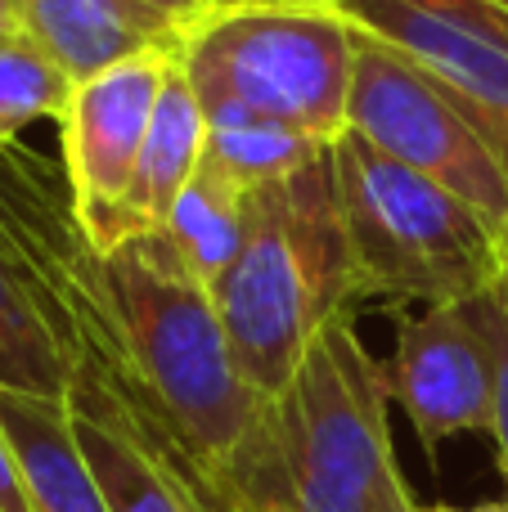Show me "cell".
I'll return each mask as SVG.
<instances>
[{"label": "cell", "instance_id": "cell-1", "mask_svg": "<svg viewBox=\"0 0 508 512\" xmlns=\"http://www.w3.org/2000/svg\"><path fill=\"white\" fill-rule=\"evenodd\" d=\"M50 324L72 355H90L126 400L176 445L225 512H243L266 405L243 382L216 292L162 230L90 252L72 230L54 274Z\"/></svg>", "mask_w": 508, "mask_h": 512}, {"label": "cell", "instance_id": "cell-2", "mask_svg": "<svg viewBox=\"0 0 508 512\" xmlns=\"http://www.w3.org/2000/svg\"><path fill=\"white\" fill-rule=\"evenodd\" d=\"M392 369L333 319L266 405L243 512H423L392 450Z\"/></svg>", "mask_w": 508, "mask_h": 512}, {"label": "cell", "instance_id": "cell-3", "mask_svg": "<svg viewBox=\"0 0 508 512\" xmlns=\"http://www.w3.org/2000/svg\"><path fill=\"white\" fill-rule=\"evenodd\" d=\"M360 301L333 144L315 162L248 194V234L216 283L225 337L243 382L275 400L311 342Z\"/></svg>", "mask_w": 508, "mask_h": 512}, {"label": "cell", "instance_id": "cell-4", "mask_svg": "<svg viewBox=\"0 0 508 512\" xmlns=\"http://www.w3.org/2000/svg\"><path fill=\"white\" fill-rule=\"evenodd\" d=\"M360 27L338 0H248L212 9L176 63L212 122L266 117L333 144L351 126Z\"/></svg>", "mask_w": 508, "mask_h": 512}, {"label": "cell", "instance_id": "cell-5", "mask_svg": "<svg viewBox=\"0 0 508 512\" xmlns=\"http://www.w3.org/2000/svg\"><path fill=\"white\" fill-rule=\"evenodd\" d=\"M360 297L464 306L508 274L504 230L437 180L378 153L365 135L333 140Z\"/></svg>", "mask_w": 508, "mask_h": 512}, {"label": "cell", "instance_id": "cell-6", "mask_svg": "<svg viewBox=\"0 0 508 512\" xmlns=\"http://www.w3.org/2000/svg\"><path fill=\"white\" fill-rule=\"evenodd\" d=\"M378 153L437 180L508 234V171L482 126L428 68L360 27L351 126Z\"/></svg>", "mask_w": 508, "mask_h": 512}, {"label": "cell", "instance_id": "cell-7", "mask_svg": "<svg viewBox=\"0 0 508 512\" xmlns=\"http://www.w3.org/2000/svg\"><path fill=\"white\" fill-rule=\"evenodd\" d=\"M176 54H135L99 77L81 81L72 90V104L59 122L63 140V180L68 203L77 216V230L95 248L104 239L108 221L131 194L135 167H140L144 135L153 126L162 81Z\"/></svg>", "mask_w": 508, "mask_h": 512}, {"label": "cell", "instance_id": "cell-8", "mask_svg": "<svg viewBox=\"0 0 508 512\" xmlns=\"http://www.w3.org/2000/svg\"><path fill=\"white\" fill-rule=\"evenodd\" d=\"M68 414L108 512H225L176 445L117 391L90 355H72Z\"/></svg>", "mask_w": 508, "mask_h": 512}, {"label": "cell", "instance_id": "cell-9", "mask_svg": "<svg viewBox=\"0 0 508 512\" xmlns=\"http://www.w3.org/2000/svg\"><path fill=\"white\" fill-rule=\"evenodd\" d=\"M392 391L428 450H441L450 436L491 432L495 355L473 301L428 306L423 315L405 319Z\"/></svg>", "mask_w": 508, "mask_h": 512}, {"label": "cell", "instance_id": "cell-10", "mask_svg": "<svg viewBox=\"0 0 508 512\" xmlns=\"http://www.w3.org/2000/svg\"><path fill=\"white\" fill-rule=\"evenodd\" d=\"M342 14L428 68L482 126L508 171V45L401 0H338Z\"/></svg>", "mask_w": 508, "mask_h": 512}, {"label": "cell", "instance_id": "cell-11", "mask_svg": "<svg viewBox=\"0 0 508 512\" xmlns=\"http://www.w3.org/2000/svg\"><path fill=\"white\" fill-rule=\"evenodd\" d=\"M18 18L72 86L135 54H176L194 27L144 0H18Z\"/></svg>", "mask_w": 508, "mask_h": 512}, {"label": "cell", "instance_id": "cell-12", "mask_svg": "<svg viewBox=\"0 0 508 512\" xmlns=\"http://www.w3.org/2000/svg\"><path fill=\"white\" fill-rule=\"evenodd\" d=\"M203 153H207V113H203V104H198L194 86L185 81V72H180V63L171 59L158 108H153V126H149V135H144L131 194H126V203L117 207V216L108 221L104 239L90 252H113L117 243L140 239V234H149V230H162L171 207H176V198L185 194L194 171L203 167Z\"/></svg>", "mask_w": 508, "mask_h": 512}, {"label": "cell", "instance_id": "cell-13", "mask_svg": "<svg viewBox=\"0 0 508 512\" xmlns=\"http://www.w3.org/2000/svg\"><path fill=\"white\" fill-rule=\"evenodd\" d=\"M0 427L23 472L32 512H108L104 490L72 432L68 400L23 396V391L0 387Z\"/></svg>", "mask_w": 508, "mask_h": 512}, {"label": "cell", "instance_id": "cell-14", "mask_svg": "<svg viewBox=\"0 0 508 512\" xmlns=\"http://www.w3.org/2000/svg\"><path fill=\"white\" fill-rule=\"evenodd\" d=\"M248 194L252 189H243L234 176H225L203 153V167L194 171V180L185 185V194L176 198L167 225H162V234L176 243L185 265L212 292L230 274L234 256L243 248V234H248Z\"/></svg>", "mask_w": 508, "mask_h": 512}, {"label": "cell", "instance_id": "cell-15", "mask_svg": "<svg viewBox=\"0 0 508 512\" xmlns=\"http://www.w3.org/2000/svg\"><path fill=\"white\" fill-rule=\"evenodd\" d=\"M68 382V346L27 292L23 274L0 252V387L23 391V396L68 400Z\"/></svg>", "mask_w": 508, "mask_h": 512}, {"label": "cell", "instance_id": "cell-16", "mask_svg": "<svg viewBox=\"0 0 508 512\" xmlns=\"http://www.w3.org/2000/svg\"><path fill=\"white\" fill-rule=\"evenodd\" d=\"M329 144L311 140L306 131L284 122H266V117H234V122L207 126V158L234 176L243 189H261L270 180H284L315 162Z\"/></svg>", "mask_w": 508, "mask_h": 512}, {"label": "cell", "instance_id": "cell-17", "mask_svg": "<svg viewBox=\"0 0 508 512\" xmlns=\"http://www.w3.org/2000/svg\"><path fill=\"white\" fill-rule=\"evenodd\" d=\"M72 81L27 32L0 41V149L36 122H63L72 104Z\"/></svg>", "mask_w": 508, "mask_h": 512}, {"label": "cell", "instance_id": "cell-18", "mask_svg": "<svg viewBox=\"0 0 508 512\" xmlns=\"http://www.w3.org/2000/svg\"><path fill=\"white\" fill-rule=\"evenodd\" d=\"M477 319H482L486 337H491V355H495V418H491V436L495 450H500V468L508 481V310L500 306L495 288L486 297L473 301Z\"/></svg>", "mask_w": 508, "mask_h": 512}, {"label": "cell", "instance_id": "cell-19", "mask_svg": "<svg viewBox=\"0 0 508 512\" xmlns=\"http://www.w3.org/2000/svg\"><path fill=\"white\" fill-rule=\"evenodd\" d=\"M401 5L455 18V23H464V27H473V32L495 36V41L508 45V0H401Z\"/></svg>", "mask_w": 508, "mask_h": 512}, {"label": "cell", "instance_id": "cell-20", "mask_svg": "<svg viewBox=\"0 0 508 512\" xmlns=\"http://www.w3.org/2000/svg\"><path fill=\"white\" fill-rule=\"evenodd\" d=\"M0 512H32L23 490V472H18V459L9 450V436L0 427Z\"/></svg>", "mask_w": 508, "mask_h": 512}, {"label": "cell", "instance_id": "cell-21", "mask_svg": "<svg viewBox=\"0 0 508 512\" xmlns=\"http://www.w3.org/2000/svg\"><path fill=\"white\" fill-rule=\"evenodd\" d=\"M144 5H158V9H167V14L185 18V23H198L203 14H212V5H207V0H144Z\"/></svg>", "mask_w": 508, "mask_h": 512}, {"label": "cell", "instance_id": "cell-22", "mask_svg": "<svg viewBox=\"0 0 508 512\" xmlns=\"http://www.w3.org/2000/svg\"><path fill=\"white\" fill-rule=\"evenodd\" d=\"M23 32V18H18V0H0V41L5 36Z\"/></svg>", "mask_w": 508, "mask_h": 512}, {"label": "cell", "instance_id": "cell-23", "mask_svg": "<svg viewBox=\"0 0 508 512\" xmlns=\"http://www.w3.org/2000/svg\"><path fill=\"white\" fill-rule=\"evenodd\" d=\"M423 512H508V499H491V504H473V508H423Z\"/></svg>", "mask_w": 508, "mask_h": 512}, {"label": "cell", "instance_id": "cell-24", "mask_svg": "<svg viewBox=\"0 0 508 512\" xmlns=\"http://www.w3.org/2000/svg\"><path fill=\"white\" fill-rule=\"evenodd\" d=\"M495 297H500V306L508 310V274H504V279H500V283H495Z\"/></svg>", "mask_w": 508, "mask_h": 512}, {"label": "cell", "instance_id": "cell-25", "mask_svg": "<svg viewBox=\"0 0 508 512\" xmlns=\"http://www.w3.org/2000/svg\"><path fill=\"white\" fill-rule=\"evenodd\" d=\"M212 9H230V5H248V0H207Z\"/></svg>", "mask_w": 508, "mask_h": 512}, {"label": "cell", "instance_id": "cell-26", "mask_svg": "<svg viewBox=\"0 0 508 512\" xmlns=\"http://www.w3.org/2000/svg\"><path fill=\"white\" fill-rule=\"evenodd\" d=\"M504 252H508V234H504Z\"/></svg>", "mask_w": 508, "mask_h": 512}]
</instances>
